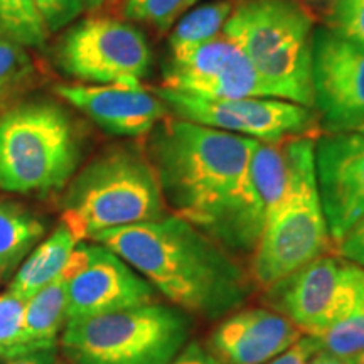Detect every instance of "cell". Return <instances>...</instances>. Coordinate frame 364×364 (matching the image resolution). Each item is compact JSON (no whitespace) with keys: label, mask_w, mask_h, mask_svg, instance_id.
Returning a JSON list of instances; mask_svg holds the SVG:
<instances>
[{"label":"cell","mask_w":364,"mask_h":364,"mask_svg":"<svg viewBox=\"0 0 364 364\" xmlns=\"http://www.w3.org/2000/svg\"><path fill=\"white\" fill-rule=\"evenodd\" d=\"M48 34L63 31L85 11L83 0H34Z\"/></svg>","instance_id":"4316f807"},{"label":"cell","mask_w":364,"mask_h":364,"mask_svg":"<svg viewBox=\"0 0 364 364\" xmlns=\"http://www.w3.org/2000/svg\"><path fill=\"white\" fill-rule=\"evenodd\" d=\"M162 88L203 98H275L250 59L218 36L179 59L164 65Z\"/></svg>","instance_id":"4fadbf2b"},{"label":"cell","mask_w":364,"mask_h":364,"mask_svg":"<svg viewBox=\"0 0 364 364\" xmlns=\"http://www.w3.org/2000/svg\"><path fill=\"white\" fill-rule=\"evenodd\" d=\"M344 361L348 364H364V353L358 354V356L349 358V359H344Z\"/></svg>","instance_id":"836d02e7"},{"label":"cell","mask_w":364,"mask_h":364,"mask_svg":"<svg viewBox=\"0 0 364 364\" xmlns=\"http://www.w3.org/2000/svg\"><path fill=\"white\" fill-rule=\"evenodd\" d=\"M80 136L65 108L29 102L0 117V189L48 196L66 188L78 169Z\"/></svg>","instance_id":"8992f818"},{"label":"cell","mask_w":364,"mask_h":364,"mask_svg":"<svg viewBox=\"0 0 364 364\" xmlns=\"http://www.w3.org/2000/svg\"><path fill=\"white\" fill-rule=\"evenodd\" d=\"M316 339L321 351L341 359L364 353V307L341 318Z\"/></svg>","instance_id":"7402d4cb"},{"label":"cell","mask_w":364,"mask_h":364,"mask_svg":"<svg viewBox=\"0 0 364 364\" xmlns=\"http://www.w3.org/2000/svg\"><path fill=\"white\" fill-rule=\"evenodd\" d=\"M161 184L147 152L117 145L70 181L61 201L63 225L78 241L115 228L166 216Z\"/></svg>","instance_id":"3957f363"},{"label":"cell","mask_w":364,"mask_h":364,"mask_svg":"<svg viewBox=\"0 0 364 364\" xmlns=\"http://www.w3.org/2000/svg\"><path fill=\"white\" fill-rule=\"evenodd\" d=\"M326 27L341 38L364 46V0H334Z\"/></svg>","instance_id":"d4e9b609"},{"label":"cell","mask_w":364,"mask_h":364,"mask_svg":"<svg viewBox=\"0 0 364 364\" xmlns=\"http://www.w3.org/2000/svg\"><path fill=\"white\" fill-rule=\"evenodd\" d=\"M112 0H83V6L85 11H98V9H103Z\"/></svg>","instance_id":"d6a6232c"},{"label":"cell","mask_w":364,"mask_h":364,"mask_svg":"<svg viewBox=\"0 0 364 364\" xmlns=\"http://www.w3.org/2000/svg\"><path fill=\"white\" fill-rule=\"evenodd\" d=\"M91 241L110 248L189 316L226 317L247 302L252 290L230 250L176 215L115 228Z\"/></svg>","instance_id":"7a4b0ae2"},{"label":"cell","mask_w":364,"mask_h":364,"mask_svg":"<svg viewBox=\"0 0 364 364\" xmlns=\"http://www.w3.org/2000/svg\"><path fill=\"white\" fill-rule=\"evenodd\" d=\"M6 364H56V353H54V349L27 353L22 354V356L9 359Z\"/></svg>","instance_id":"4dcf8cb0"},{"label":"cell","mask_w":364,"mask_h":364,"mask_svg":"<svg viewBox=\"0 0 364 364\" xmlns=\"http://www.w3.org/2000/svg\"><path fill=\"white\" fill-rule=\"evenodd\" d=\"M336 247L338 257L364 268V216L336 243Z\"/></svg>","instance_id":"83f0119b"},{"label":"cell","mask_w":364,"mask_h":364,"mask_svg":"<svg viewBox=\"0 0 364 364\" xmlns=\"http://www.w3.org/2000/svg\"><path fill=\"white\" fill-rule=\"evenodd\" d=\"M33 61L24 46L0 34V97H6L14 86L27 80Z\"/></svg>","instance_id":"484cf974"},{"label":"cell","mask_w":364,"mask_h":364,"mask_svg":"<svg viewBox=\"0 0 364 364\" xmlns=\"http://www.w3.org/2000/svg\"><path fill=\"white\" fill-rule=\"evenodd\" d=\"M356 132H361V134H364V125H363L361 129H359V130H356Z\"/></svg>","instance_id":"e575fe53"},{"label":"cell","mask_w":364,"mask_h":364,"mask_svg":"<svg viewBox=\"0 0 364 364\" xmlns=\"http://www.w3.org/2000/svg\"><path fill=\"white\" fill-rule=\"evenodd\" d=\"M169 364H220L216 358L199 343H188L184 349Z\"/></svg>","instance_id":"f546056e"},{"label":"cell","mask_w":364,"mask_h":364,"mask_svg":"<svg viewBox=\"0 0 364 364\" xmlns=\"http://www.w3.org/2000/svg\"><path fill=\"white\" fill-rule=\"evenodd\" d=\"M231 0H213L184 14L169 36V59H179L199 46L221 36L228 17L233 12Z\"/></svg>","instance_id":"d6986e66"},{"label":"cell","mask_w":364,"mask_h":364,"mask_svg":"<svg viewBox=\"0 0 364 364\" xmlns=\"http://www.w3.org/2000/svg\"><path fill=\"white\" fill-rule=\"evenodd\" d=\"M312 97L324 134L356 132L364 125V46L316 27L312 44Z\"/></svg>","instance_id":"8fae6325"},{"label":"cell","mask_w":364,"mask_h":364,"mask_svg":"<svg viewBox=\"0 0 364 364\" xmlns=\"http://www.w3.org/2000/svg\"><path fill=\"white\" fill-rule=\"evenodd\" d=\"M267 302L304 336L318 338L364 307V268L341 257H322L267 287Z\"/></svg>","instance_id":"ba28073f"},{"label":"cell","mask_w":364,"mask_h":364,"mask_svg":"<svg viewBox=\"0 0 364 364\" xmlns=\"http://www.w3.org/2000/svg\"><path fill=\"white\" fill-rule=\"evenodd\" d=\"M26 300L11 290L0 295V359L27 354L22 343V322H24Z\"/></svg>","instance_id":"cb8c5ba5"},{"label":"cell","mask_w":364,"mask_h":364,"mask_svg":"<svg viewBox=\"0 0 364 364\" xmlns=\"http://www.w3.org/2000/svg\"><path fill=\"white\" fill-rule=\"evenodd\" d=\"M317 351V339L311 338V336H302L292 348H289L285 353L279 354V356L270 359V361L265 364H307L309 359H311Z\"/></svg>","instance_id":"f1b7e54d"},{"label":"cell","mask_w":364,"mask_h":364,"mask_svg":"<svg viewBox=\"0 0 364 364\" xmlns=\"http://www.w3.org/2000/svg\"><path fill=\"white\" fill-rule=\"evenodd\" d=\"M68 322L66 282L63 275L41 289L26 302L22 343L27 353L54 349Z\"/></svg>","instance_id":"e0dca14e"},{"label":"cell","mask_w":364,"mask_h":364,"mask_svg":"<svg viewBox=\"0 0 364 364\" xmlns=\"http://www.w3.org/2000/svg\"><path fill=\"white\" fill-rule=\"evenodd\" d=\"M318 198L332 243L364 216V134H322L314 140Z\"/></svg>","instance_id":"5bb4252c"},{"label":"cell","mask_w":364,"mask_h":364,"mask_svg":"<svg viewBox=\"0 0 364 364\" xmlns=\"http://www.w3.org/2000/svg\"><path fill=\"white\" fill-rule=\"evenodd\" d=\"M302 336L280 312L248 309L230 314L213 331L208 351L220 364H265Z\"/></svg>","instance_id":"2e32d148"},{"label":"cell","mask_w":364,"mask_h":364,"mask_svg":"<svg viewBox=\"0 0 364 364\" xmlns=\"http://www.w3.org/2000/svg\"><path fill=\"white\" fill-rule=\"evenodd\" d=\"M307 364H348V363H346L344 359L336 358V356H332V354L324 353L318 349V351L314 354L311 359H309Z\"/></svg>","instance_id":"1f68e13d"},{"label":"cell","mask_w":364,"mask_h":364,"mask_svg":"<svg viewBox=\"0 0 364 364\" xmlns=\"http://www.w3.org/2000/svg\"><path fill=\"white\" fill-rule=\"evenodd\" d=\"M2 103H4V97H0V107H2Z\"/></svg>","instance_id":"d590c367"},{"label":"cell","mask_w":364,"mask_h":364,"mask_svg":"<svg viewBox=\"0 0 364 364\" xmlns=\"http://www.w3.org/2000/svg\"><path fill=\"white\" fill-rule=\"evenodd\" d=\"M314 140L294 136L284 144L287 179L253 252V279L263 287L277 284L326 255L331 245L317 191Z\"/></svg>","instance_id":"5b68a950"},{"label":"cell","mask_w":364,"mask_h":364,"mask_svg":"<svg viewBox=\"0 0 364 364\" xmlns=\"http://www.w3.org/2000/svg\"><path fill=\"white\" fill-rule=\"evenodd\" d=\"M63 279L66 282L68 321L156 300V289L102 243H78L71 253Z\"/></svg>","instance_id":"7c38bea8"},{"label":"cell","mask_w":364,"mask_h":364,"mask_svg":"<svg viewBox=\"0 0 364 364\" xmlns=\"http://www.w3.org/2000/svg\"><path fill=\"white\" fill-rule=\"evenodd\" d=\"M316 27L300 0H241L221 34L250 59L273 97L312 108Z\"/></svg>","instance_id":"277c9868"},{"label":"cell","mask_w":364,"mask_h":364,"mask_svg":"<svg viewBox=\"0 0 364 364\" xmlns=\"http://www.w3.org/2000/svg\"><path fill=\"white\" fill-rule=\"evenodd\" d=\"M78 243L80 241L61 223L27 257V260L22 263L14 277L9 290L27 302L34 294H38L41 289H44L46 285H49L61 275Z\"/></svg>","instance_id":"ac0fdd59"},{"label":"cell","mask_w":364,"mask_h":364,"mask_svg":"<svg viewBox=\"0 0 364 364\" xmlns=\"http://www.w3.org/2000/svg\"><path fill=\"white\" fill-rule=\"evenodd\" d=\"M284 144L166 117L150 132L147 156L176 216L230 252L253 253L287 179Z\"/></svg>","instance_id":"6da1fadb"},{"label":"cell","mask_w":364,"mask_h":364,"mask_svg":"<svg viewBox=\"0 0 364 364\" xmlns=\"http://www.w3.org/2000/svg\"><path fill=\"white\" fill-rule=\"evenodd\" d=\"M0 34L24 48H43L48 31L34 0H0Z\"/></svg>","instance_id":"44dd1931"},{"label":"cell","mask_w":364,"mask_h":364,"mask_svg":"<svg viewBox=\"0 0 364 364\" xmlns=\"http://www.w3.org/2000/svg\"><path fill=\"white\" fill-rule=\"evenodd\" d=\"M154 93L176 118L265 144L311 136L318 127L316 112L279 98H203L169 88Z\"/></svg>","instance_id":"30bf717a"},{"label":"cell","mask_w":364,"mask_h":364,"mask_svg":"<svg viewBox=\"0 0 364 364\" xmlns=\"http://www.w3.org/2000/svg\"><path fill=\"white\" fill-rule=\"evenodd\" d=\"M56 93L117 136L147 135L169 117L166 103L142 85H58Z\"/></svg>","instance_id":"9a60e30c"},{"label":"cell","mask_w":364,"mask_h":364,"mask_svg":"<svg viewBox=\"0 0 364 364\" xmlns=\"http://www.w3.org/2000/svg\"><path fill=\"white\" fill-rule=\"evenodd\" d=\"M46 225L21 204L0 199V279L44 235Z\"/></svg>","instance_id":"ffe728a7"},{"label":"cell","mask_w":364,"mask_h":364,"mask_svg":"<svg viewBox=\"0 0 364 364\" xmlns=\"http://www.w3.org/2000/svg\"><path fill=\"white\" fill-rule=\"evenodd\" d=\"M54 59L65 75L85 83L135 86L147 76L152 53L132 24L90 17L63 34Z\"/></svg>","instance_id":"9c48e42d"},{"label":"cell","mask_w":364,"mask_h":364,"mask_svg":"<svg viewBox=\"0 0 364 364\" xmlns=\"http://www.w3.org/2000/svg\"><path fill=\"white\" fill-rule=\"evenodd\" d=\"M198 2L201 0H125L124 16L129 21L156 27L159 33H169Z\"/></svg>","instance_id":"603a6c76"},{"label":"cell","mask_w":364,"mask_h":364,"mask_svg":"<svg viewBox=\"0 0 364 364\" xmlns=\"http://www.w3.org/2000/svg\"><path fill=\"white\" fill-rule=\"evenodd\" d=\"M193 321L154 302L68 321L61 346L75 364H169L189 343Z\"/></svg>","instance_id":"52a82bcc"}]
</instances>
